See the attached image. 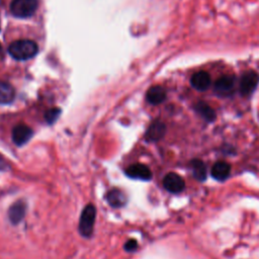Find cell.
Listing matches in <instances>:
<instances>
[{"mask_svg": "<svg viewBox=\"0 0 259 259\" xmlns=\"http://www.w3.org/2000/svg\"><path fill=\"white\" fill-rule=\"evenodd\" d=\"M33 136V131L26 124H17L12 130V141L17 146H23Z\"/></svg>", "mask_w": 259, "mask_h": 259, "instance_id": "cell-4", "label": "cell"}, {"mask_svg": "<svg viewBox=\"0 0 259 259\" xmlns=\"http://www.w3.org/2000/svg\"><path fill=\"white\" fill-rule=\"evenodd\" d=\"M190 82L192 87H194L196 90L204 91L210 85V77L206 72L199 71L192 75Z\"/></svg>", "mask_w": 259, "mask_h": 259, "instance_id": "cell-10", "label": "cell"}, {"mask_svg": "<svg viewBox=\"0 0 259 259\" xmlns=\"http://www.w3.org/2000/svg\"><path fill=\"white\" fill-rule=\"evenodd\" d=\"M230 172H231L230 165L224 161H219L214 163L211 168V176L219 181L226 180L229 177Z\"/></svg>", "mask_w": 259, "mask_h": 259, "instance_id": "cell-11", "label": "cell"}, {"mask_svg": "<svg viewBox=\"0 0 259 259\" xmlns=\"http://www.w3.org/2000/svg\"><path fill=\"white\" fill-rule=\"evenodd\" d=\"M26 212V203L23 200H17L8 209V219L11 224H19Z\"/></svg>", "mask_w": 259, "mask_h": 259, "instance_id": "cell-8", "label": "cell"}, {"mask_svg": "<svg viewBox=\"0 0 259 259\" xmlns=\"http://www.w3.org/2000/svg\"><path fill=\"white\" fill-rule=\"evenodd\" d=\"M37 4V0H13L10 10L15 17L26 18L36 11Z\"/></svg>", "mask_w": 259, "mask_h": 259, "instance_id": "cell-3", "label": "cell"}, {"mask_svg": "<svg viewBox=\"0 0 259 259\" xmlns=\"http://www.w3.org/2000/svg\"><path fill=\"white\" fill-rule=\"evenodd\" d=\"M0 50H1V45H0Z\"/></svg>", "mask_w": 259, "mask_h": 259, "instance_id": "cell-21", "label": "cell"}, {"mask_svg": "<svg viewBox=\"0 0 259 259\" xmlns=\"http://www.w3.org/2000/svg\"><path fill=\"white\" fill-rule=\"evenodd\" d=\"M107 202L112 206V207H121L125 204L126 202V197L124 195V193L119 190V189H111L108 193H107Z\"/></svg>", "mask_w": 259, "mask_h": 259, "instance_id": "cell-14", "label": "cell"}, {"mask_svg": "<svg viewBox=\"0 0 259 259\" xmlns=\"http://www.w3.org/2000/svg\"><path fill=\"white\" fill-rule=\"evenodd\" d=\"M195 110L207 121H213L215 119L214 110L205 102L199 101L195 105Z\"/></svg>", "mask_w": 259, "mask_h": 259, "instance_id": "cell-15", "label": "cell"}, {"mask_svg": "<svg viewBox=\"0 0 259 259\" xmlns=\"http://www.w3.org/2000/svg\"><path fill=\"white\" fill-rule=\"evenodd\" d=\"M235 78L233 76H223L215 81L214 88L219 92H228L234 87Z\"/></svg>", "mask_w": 259, "mask_h": 259, "instance_id": "cell-16", "label": "cell"}, {"mask_svg": "<svg viewBox=\"0 0 259 259\" xmlns=\"http://www.w3.org/2000/svg\"><path fill=\"white\" fill-rule=\"evenodd\" d=\"M60 113H61V109L58 108V107H54V108L49 109V110L45 113V118H46V120H47L48 123L52 124V123H54V122L58 119Z\"/></svg>", "mask_w": 259, "mask_h": 259, "instance_id": "cell-18", "label": "cell"}, {"mask_svg": "<svg viewBox=\"0 0 259 259\" xmlns=\"http://www.w3.org/2000/svg\"><path fill=\"white\" fill-rule=\"evenodd\" d=\"M37 45L30 39H19L13 41L9 48V55L18 61H25L31 59L37 54Z\"/></svg>", "mask_w": 259, "mask_h": 259, "instance_id": "cell-1", "label": "cell"}, {"mask_svg": "<svg viewBox=\"0 0 259 259\" xmlns=\"http://www.w3.org/2000/svg\"><path fill=\"white\" fill-rule=\"evenodd\" d=\"M163 185L166 190L172 193L181 192L185 187L184 180L176 173H168L163 179Z\"/></svg>", "mask_w": 259, "mask_h": 259, "instance_id": "cell-6", "label": "cell"}, {"mask_svg": "<svg viewBox=\"0 0 259 259\" xmlns=\"http://www.w3.org/2000/svg\"><path fill=\"white\" fill-rule=\"evenodd\" d=\"M259 81L258 75L253 71H248L243 74L241 81H240V92L243 95L251 94Z\"/></svg>", "mask_w": 259, "mask_h": 259, "instance_id": "cell-5", "label": "cell"}, {"mask_svg": "<svg viewBox=\"0 0 259 259\" xmlns=\"http://www.w3.org/2000/svg\"><path fill=\"white\" fill-rule=\"evenodd\" d=\"M166 126L160 120H155L150 124L146 132V139L150 142H157L165 135Z\"/></svg>", "mask_w": 259, "mask_h": 259, "instance_id": "cell-9", "label": "cell"}, {"mask_svg": "<svg viewBox=\"0 0 259 259\" xmlns=\"http://www.w3.org/2000/svg\"><path fill=\"white\" fill-rule=\"evenodd\" d=\"M191 167L193 171V176L198 181H204L206 178V168L202 161L194 160L191 162Z\"/></svg>", "mask_w": 259, "mask_h": 259, "instance_id": "cell-17", "label": "cell"}, {"mask_svg": "<svg viewBox=\"0 0 259 259\" xmlns=\"http://www.w3.org/2000/svg\"><path fill=\"white\" fill-rule=\"evenodd\" d=\"M125 174L135 179H141V180H150L152 178V172L151 170L144 164L141 163H136L131 165L126 170Z\"/></svg>", "mask_w": 259, "mask_h": 259, "instance_id": "cell-7", "label": "cell"}, {"mask_svg": "<svg viewBox=\"0 0 259 259\" xmlns=\"http://www.w3.org/2000/svg\"><path fill=\"white\" fill-rule=\"evenodd\" d=\"M96 219V207L93 204H87L80 215L79 232L83 237H90L93 232Z\"/></svg>", "mask_w": 259, "mask_h": 259, "instance_id": "cell-2", "label": "cell"}, {"mask_svg": "<svg viewBox=\"0 0 259 259\" xmlns=\"http://www.w3.org/2000/svg\"><path fill=\"white\" fill-rule=\"evenodd\" d=\"M15 97V90L7 82L0 81V104H8L13 101Z\"/></svg>", "mask_w": 259, "mask_h": 259, "instance_id": "cell-13", "label": "cell"}, {"mask_svg": "<svg viewBox=\"0 0 259 259\" xmlns=\"http://www.w3.org/2000/svg\"><path fill=\"white\" fill-rule=\"evenodd\" d=\"M146 97H147V100L149 103L157 105V104L162 103L165 100L166 92H165L164 88L161 86H153L148 90Z\"/></svg>", "mask_w": 259, "mask_h": 259, "instance_id": "cell-12", "label": "cell"}, {"mask_svg": "<svg viewBox=\"0 0 259 259\" xmlns=\"http://www.w3.org/2000/svg\"><path fill=\"white\" fill-rule=\"evenodd\" d=\"M9 168H10V166H9L8 162L6 161V159L2 155H0V171H6Z\"/></svg>", "mask_w": 259, "mask_h": 259, "instance_id": "cell-20", "label": "cell"}, {"mask_svg": "<svg viewBox=\"0 0 259 259\" xmlns=\"http://www.w3.org/2000/svg\"><path fill=\"white\" fill-rule=\"evenodd\" d=\"M138 247V242L136 240H128L125 244H124V249L127 251V252H132V251H135Z\"/></svg>", "mask_w": 259, "mask_h": 259, "instance_id": "cell-19", "label": "cell"}]
</instances>
